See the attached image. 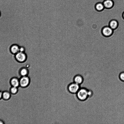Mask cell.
Returning <instances> with one entry per match:
<instances>
[{
  "mask_svg": "<svg viewBox=\"0 0 124 124\" xmlns=\"http://www.w3.org/2000/svg\"><path fill=\"white\" fill-rule=\"evenodd\" d=\"M78 99L83 101L87 99L89 96V90L86 88H81L76 93Z\"/></svg>",
  "mask_w": 124,
  "mask_h": 124,
  "instance_id": "6da1fadb",
  "label": "cell"
},
{
  "mask_svg": "<svg viewBox=\"0 0 124 124\" xmlns=\"http://www.w3.org/2000/svg\"><path fill=\"white\" fill-rule=\"evenodd\" d=\"M114 31L108 25H105L102 28L101 32L104 37H108L113 35Z\"/></svg>",
  "mask_w": 124,
  "mask_h": 124,
  "instance_id": "7a4b0ae2",
  "label": "cell"
},
{
  "mask_svg": "<svg viewBox=\"0 0 124 124\" xmlns=\"http://www.w3.org/2000/svg\"><path fill=\"white\" fill-rule=\"evenodd\" d=\"M20 86L23 88H25L29 85L30 80L28 76L21 77L19 78Z\"/></svg>",
  "mask_w": 124,
  "mask_h": 124,
  "instance_id": "3957f363",
  "label": "cell"
},
{
  "mask_svg": "<svg viewBox=\"0 0 124 124\" xmlns=\"http://www.w3.org/2000/svg\"><path fill=\"white\" fill-rule=\"evenodd\" d=\"M16 60L20 62H23L27 60V56L25 52H19L15 54Z\"/></svg>",
  "mask_w": 124,
  "mask_h": 124,
  "instance_id": "277c9868",
  "label": "cell"
},
{
  "mask_svg": "<svg viewBox=\"0 0 124 124\" xmlns=\"http://www.w3.org/2000/svg\"><path fill=\"white\" fill-rule=\"evenodd\" d=\"M80 88V85L75 82L70 84L68 88L69 91L73 93H76Z\"/></svg>",
  "mask_w": 124,
  "mask_h": 124,
  "instance_id": "5b68a950",
  "label": "cell"
},
{
  "mask_svg": "<svg viewBox=\"0 0 124 124\" xmlns=\"http://www.w3.org/2000/svg\"><path fill=\"white\" fill-rule=\"evenodd\" d=\"M10 84L11 86L18 87L20 86L19 78L16 77L12 78L10 80Z\"/></svg>",
  "mask_w": 124,
  "mask_h": 124,
  "instance_id": "8992f818",
  "label": "cell"
},
{
  "mask_svg": "<svg viewBox=\"0 0 124 124\" xmlns=\"http://www.w3.org/2000/svg\"><path fill=\"white\" fill-rule=\"evenodd\" d=\"M108 25L114 30L117 29L119 26V23L117 20L113 19L109 22Z\"/></svg>",
  "mask_w": 124,
  "mask_h": 124,
  "instance_id": "52a82bcc",
  "label": "cell"
},
{
  "mask_svg": "<svg viewBox=\"0 0 124 124\" xmlns=\"http://www.w3.org/2000/svg\"><path fill=\"white\" fill-rule=\"evenodd\" d=\"M28 69L25 67H23L19 70V73L21 77L28 76L29 73Z\"/></svg>",
  "mask_w": 124,
  "mask_h": 124,
  "instance_id": "ba28073f",
  "label": "cell"
},
{
  "mask_svg": "<svg viewBox=\"0 0 124 124\" xmlns=\"http://www.w3.org/2000/svg\"><path fill=\"white\" fill-rule=\"evenodd\" d=\"M105 8H110L113 6L114 2L112 0H105L103 2Z\"/></svg>",
  "mask_w": 124,
  "mask_h": 124,
  "instance_id": "9c48e42d",
  "label": "cell"
},
{
  "mask_svg": "<svg viewBox=\"0 0 124 124\" xmlns=\"http://www.w3.org/2000/svg\"><path fill=\"white\" fill-rule=\"evenodd\" d=\"M19 48L18 45L13 44L10 47V51L12 54H15L19 52Z\"/></svg>",
  "mask_w": 124,
  "mask_h": 124,
  "instance_id": "30bf717a",
  "label": "cell"
},
{
  "mask_svg": "<svg viewBox=\"0 0 124 124\" xmlns=\"http://www.w3.org/2000/svg\"><path fill=\"white\" fill-rule=\"evenodd\" d=\"M11 94L9 91H4L2 93V99L6 101L8 100L11 97Z\"/></svg>",
  "mask_w": 124,
  "mask_h": 124,
  "instance_id": "8fae6325",
  "label": "cell"
},
{
  "mask_svg": "<svg viewBox=\"0 0 124 124\" xmlns=\"http://www.w3.org/2000/svg\"><path fill=\"white\" fill-rule=\"evenodd\" d=\"M83 79L82 77L80 75H76L74 78V82L79 85L83 82Z\"/></svg>",
  "mask_w": 124,
  "mask_h": 124,
  "instance_id": "7c38bea8",
  "label": "cell"
},
{
  "mask_svg": "<svg viewBox=\"0 0 124 124\" xmlns=\"http://www.w3.org/2000/svg\"><path fill=\"white\" fill-rule=\"evenodd\" d=\"M95 8L98 11H101L104 9L105 7L102 2H99L97 3L95 5Z\"/></svg>",
  "mask_w": 124,
  "mask_h": 124,
  "instance_id": "4fadbf2b",
  "label": "cell"
},
{
  "mask_svg": "<svg viewBox=\"0 0 124 124\" xmlns=\"http://www.w3.org/2000/svg\"><path fill=\"white\" fill-rule=\"evenodd\" d=\"M18 87L11 86L9 89V92L11 94H16L18 92Z\"/></svg>",
  "mask_w": 124,
  "mask_h": 124,
  "instance_id": "5bb4252c",
  "label": "cell"
},
{
  "mask_svg": "<svg viewBox=\"0 0 124 124\" xmlns=\"http://www.w3.org/2000/svg\"><path fill=\"white\" fill-rule=\"evenodd\" d=\"M119 77L121 80L124 81V72H122L120 74Z\"/></svg>",
  "mask_w": 124,
  "mask_h": 124,
  "instance_id": "9a60e30c",
  "label": "cell"
},
{
  "mask_svg": "<svg viewBox=\"0 0 124 124\" xmlns=\"http://www.w3.org/2000/svg\"><path fill=\"white\" fill-rule=\"evenodd\" d=\"M25 49L23 46H20L19 52H25Z\"/></svg>",
  "mask_w": 124,
  "mask_h": 124,
  "instance_id": "2e32d148",
  "label": "cell"
},
{
  "mask_svg": "<svg viewBox=\"0 0 124 124\" xmlns=\"http://www.w3.org/2000/svg\"><path fill=\"white\" fill-rule=\"evenodd\" d=\"M2 92L0 90V100L2 99Z\"/></svg>",
  "mask_w": 124,
  "mask_h": 124,
  "instance_id": "e0dca14e",
  "label": "cell"
},
{
  "mask_svg": "<svg viewBox=\"0 0 124 124\" xmlns=\"http://www.w3.org/2000/svg\"><path fill=\"white\" fill-rule=\"evenodd\" d=\"M4 124V122L3 120L0 119V124Z\"/></svg>",
  "mask_w": 124,
  "mask_h": 124,
  "instance_id": "ac0fdd59",
  "label": "cell"
},
{
  "mask_svg": "<svg viewBox=\"0 0 124 124\" xmlns=\"http://www.w3.org/2000/svg\"><path fill=\"white\" fill-rule=\"evenodd\" d=\"M123 17L124 19V12H123Z\"/></svg>",
  "mask_w": 124,
  "mask_h": 124,
  "instance_id": "d6986e66",
  "label": "cell"
},
{
  "mask_svg": "<svg viewBox=\"0 0 124 124\" xmlns=\"http://www.w3.org/2000/svg\"></svg>",
  "mask_w": 124,
  "mask_h": 124,
  "instance_id": "ffe728a7",
  "label": "cell"
}]
</instances>
